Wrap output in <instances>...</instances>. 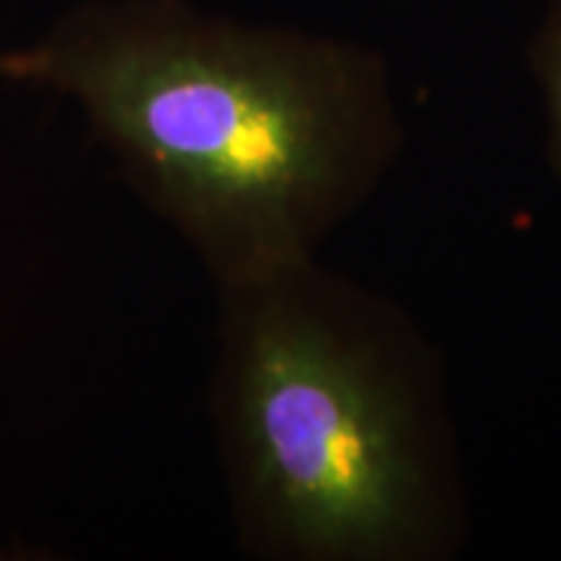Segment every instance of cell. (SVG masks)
I'll return each instance as SVG.
<instances>
[{
	"label": "cell",
	"instance_id": "cell-1",
	"mask_svg": "<svg viewBox=\"0 0 561 561\" xmlns=\"http://www.w3.org/2000/svg\"><path fill=\"white\" fill-rule=\"evenodd\" d=\"M216 287L319 256L402 153L381 50L191 0H88L32 47Z\"/></svg>",
	"mask_w": 561,
	"mask_h": 561
},
{
	"label": "cell",
	"instance_id": "cell-2",
	"mask_svg": "<svg viewBox=\"0 0 561 561\" xmlns=\"http://www.w3.org/2000/svg\"><path fill=\"white\" fill-rule=\"evenodd\" d=\"M216 290L209 415L243 556H456V431L440 353L412 316L319 256Z\"/></svg>",
	"mask_w": 561,
	"mask_h": 561
},
{
	"label": "cell",
	"instance_id": "cell-3",
	"mask_svg": "<svg viewBox=\"0 0 561 561\" xmlns=\"http://www.w3.org/2000/svg\"><path fill=\"white\" fill-rule=\"evenodd\" d=\"M527 62L546 103V157L561 181V0H542V16L527 44Z\"/></svg>",
	"mask_w": 561,
	"mask_h": 561
},
{
	"label": "cell",
	"instance_id": "cell-4",
	"mask_svg": "<svg viewBox=\"0 0 561 561\" xmlns=\"http://www.w3.org/2000/svg\"><path fill=\"white\" fill-rule=\"evenodd\" d=\"M35 76V57L28 50H10L0 54V81H32Z\"/></svg>",
	"mask_w": 561,
	"mask_h": 561
}]
</instances>
